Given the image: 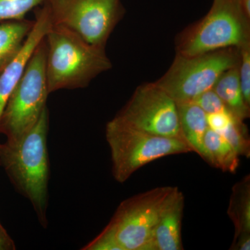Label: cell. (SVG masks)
Wrapping results in <instances>:
<instances>
[{
    "mask_svg": "<svg viewBox=\"0 0 250 250\" xmlns=\"http://www.w3.org/2000/svg\"><path fill=\"white\" fill-rule=\"evenodd\" d=\"M45 39L37 46L22 77L10 95L0 119V134L8 141L19 139L36 125L47 108L49 94L46 77Z\"/></svg>",
    "mask_w": 250,
    "mask_h": 250,
    "instance_id": "cell-7",
    "label": "cell"
},
{
    "mask_svg": "<svg viewBox=\"0 0 250 250\" xmlns=\"http://www.w3.org/2000/svg\"><path fill=\"white\" fill-rule=\"evenodd\" d=\"M106 139L116 182L124 183L141 167L174 154L192 152L183 139L156 136L113 118L106 126Z\"/></svg>",
    "mask_w": 250,
    "mask_h": 250,
    "instance_id": "cell-5",
    "label": "cell"
},
{
    "mask_svg": "<svg viewBox=\"0 0 250 250\" xmlns=\"http://www.w3.org/2000/svg\"><path fill=\"white\" fill-rule=\"evenodd\" d=\"M241 4L245 14L250 18V0H241Z\"/></svg>",
    "mask_w": 250,
    "mask_h": 250,
    "instance_id": "cell-24",
    "label": "cell"
},
{
    "mask_svg": "<svg viewBox=\"0 0 250 250\" xmlns=\"http://www.w3.org/2000/svg\"><path fill=\"white\" fill-rule=\"evenodd\" d=\"M250 41V18L241 0H213L208 14L182 31L176 41L177 54L198 55Z\"/></svg>",
    "mask_w": 250,
    "mask_h": 250,
    "instance_id": "cell-4",
    "label": "cell"
},
{
    "mask_svg": "<svg viewBox=\"0 0 250 250\" xmlns=\"http://www.w3.org/2000/svg\"><path fill=\"white\" fill-rule=\"evenodd\" d=\"M228 213L234 225L233 239L250 234V176L246 175L232 188Z\"/></svg>",
    "mask_w": 250,
    "mask_h": 250,
    "instance_id": "cell-15",
    "label": "cell"
},
{
    "mask_svg": "<svg viewBox=\"0 0 250 250\" xmlns=\"http://www.w3.org/2000/svg\"><path fill=\"white\" fill-rule=\"evenodd\" d=\"M239 61V47L190 57L176 54L170 68L155 83L176 103L192 102L212 89L224 72L238 65Z\"/></svg>",
    "mask_w": 250,
    "mask_h": 250,
    "instance_id": "cell-6",
    "label": "cell"
},
{
    "mask_svg": "<svg viewBox=\"0 0 250 250\" xmlns=\"http://www.w3.org/2000/svg\"><path fill=\"white\" fill-rule=\"evenodd\" d=\"M192 102L198 105L207 114L229 112L213 88L202 93Z\"/></svg>",
    "mask_w": 250,
    "mask_h": 250,
    "instance_id": "cell-20",
    "label": "cell"
},
{
    "mask_svg": "<svg viewBox=\"0 0 250 250\" xmlns=\"http://www.w3.org/2000/svg\"><path fill=\"white\" fill-rule=\"evenodd\" d=\"M47 108L26 134L0 143V165L17 191L31 202L41 225H47L49 162Z\"/></svg>",
    "mask_w": 250,
    "mask_h": 250,
    "instance_id": "cell-1",
    "label": "cell"
},
{
    "mask_svg": "<svg viewBox=\"0 0 250 250\" xmlns=\"http://www.w3.org/2000/svg\"><path fill=\"white\" fill-rule=\"evenodd\" d=\"M114 118L149 134L185 141L177 103L155 82L139 85Z\"/></svg>",
    "mask_w": 250,
    "mask_h": 250,
    "instance_id": "cell-9",
    "label": "cell"
},
{
    "mask_svg": "<svg viewBox=\"0 0 250 250\" xmlns=\"http://www.w3.org/2000/svg\"><path fill=\"white\" fill-rule=\"evenodd\" d=\"M230 250H250V234L242 235L233 239Z\"/></svg>",
    "mask_w": 250,
    "mask_h": 250,
    "instance_id": "cell-23",
    "label": "cell"
},
{
    "mask_svg": "<svg viewBox=\"0 0 250 250\" xmlns=\"http://www.w3.org/2000/svg\"><path fill=\"white\" fill-rule=\"evenodd\" d=\"M52 24L47 5L43 3L42 8L36 11L34 26L22 48L0 73V119L10 95L22 77L31 55L41 41L45 39Z\"/></svg>",
    "mask_w": 250,
    "mask_h": 250,
    "instance_id": "cell-10",
    "label": "cell"
},
{
    "mask_svg": "<svg viewBox=\"0 0 250 250\" xmlns=\"http://www.w3.org/2000/svg\"><path fill=\"white\" fill-rule=\"evenodd\" d=\"M45 40L49 93L85 88L100 74L111 68L104 48L90 45L66 28L52 24Z\"/></svg>",
    "mask_w": 250,
    "mask_h": 250,
    "instance_id": "cell-3",
    "label": "cell"
},
{
    "mask_svg": "<svg viewBox=\"0 0 250 250\" xmlns=\"http://www.w3.org/2000/svg\"><path fill=\"white\" fill-rule=\"evenodd\" d=\"M16 250L14 241L0 223V250Z\"/></svg>",
    "mask_w": 250,
    "mask_h": 250,
    "instance_id": "cell-22",
    "label": "cell"
},
{
    "mask_svg": "<svg viewBox=\"0 0 250 250\" xmlns=\"http://www.w3.org/2000/svg\"><path fill=\"white\" fill-rule=\"evenodd\" d=\"M184 208L183 192L174 188L163 207L154 233V250H184L182 223Z\"/></svg>",
    "mask_w": 250,
    "mask_h": 250,
    "instance_id": "cell-11",
    "label": "cell"
},
{
    "mask_svg": "<svg viewBox=\"0 0 250 250\" xmlns=\"http://www.w3.org/2000/svg\"><path fill=\"white\" fill-rule=\"evenodd\" d=\"M239 156L249 158L250 141L248 128L243 121L235 118L223 131L219 133Z\"/></svg>",
    "mask_w": 250,
    "mask_h": 250,
    "instance_id": "cell-17",
    "label": "cell"
},
{
    "mask_svg": "<svg viewBox=\"0 0 250 250\" xmlns=\"http://www.w3.org/2000/svg\"><path fill=\"white\" fill-rule=\"evenodd\" d=\"M46 0H0V22L24 19L28 12Z\"/></svg>",
    "mask_w": 250,
    "mask_h": 250,
    "instance_id": "cell-18",
    "label": "cell"
},
{
    "mask_svg": "<svg viewBox=\"0 0 250 250\" xmlns=\"http://www.w3.org/2000/svg\"><path fill=\"white\" fill-rule=\"evenodd\" d=\"M174 188L156 187L121 202L109 223L83 250H154L163 207Z\"/></svg>",
    "mask_w": 250,
    "mask_h": 250,
    "instance_id": "cell-2",
    "label": "cell"
},
{
    "mask_svg": "<svg viewBox=\"0 0 250 250\" xmlns=\"http://www.w3.org/2000/svg\"><path fill=\"white\" fill-rule=\"evenodd\" d=\"M235 118H236L228 111L207 114L208 128L218 133L223 131Z\"/></svg>",
    "mask_w": 250,
    "mask_h": 250,
    "instance_id": "cell-21",
    "label": "cell"
},
{
    "mask_svg": "<svg viewBox=\"0 0 250 250\" xmlns=\"http://www.w3.org/2000/svg\"><path fill=\"white\" fill-rule=\"evenodd\" d=\"M213 89L235 118L242 121L250 118V106L242 93L238 65L224 72Z\"/></svg>",
    "mask_w": 250,
    "mask_h": 250,
    "instance_id": "cell-13",
    "label": "cell"
},
{
    "mask_svg": "<svg viewBox=\"0 0 250 250\" xmlns=\"http://www.w3.org/2000/svg\"><path fill=\"white\" fill-rule=\"evenodd\" d=\"M182 136L192 152L207 162L204 137L208 129L207 113L193 102L177 103Z\"/></svg>",
    "mask_w": 250,
    "mask_h": 250,
    "instance_id": "cell-12",
    "label": "cell"
},
{
    "mask_svg": "<svg viewBox=\"0 0 250 250\" xmlns=\"http://www.w3.org/2000/svg\"><path fill=\"white\" fill-rule=\"evenodd\" d=\"M204 146L209 165L223 172H236L240 156L222 135L208 128L204 137Z\"/></svg>",
    "mask_w": 250,
    "mask_h": 250,
    "instance_id": "cell-16",
    "label": "cell"
},
{
    "mask_svg": "<svg viewBox=\"0 0 250 250\" xmlns=\"http://www.w3.org/2000/svg\"><path fill=\"white\" fill-rule=\"evenodd\" d=\"M239 50L240 83L245 101L250 106V41L240 47Z\"/></svg>",
    "mask_w": 250,
    "mask_h": 250,
    "instance_id": "cell-19",
    "label": "cell"
},
{
    "mask_svg": "<svg viewBox=\"0 0 250 250\" xmlns=\"http://www.w3.org/2000/svg\"><path fill=\"white\" fill-rule=\"evenodd\" d=\"M34 24L25 19L0 22V73L22 48Z\"/></svg>",
    "mask_w": 250,
    "mask_h": 250,
    "instance_id": "cell-14",
    "label": "cell"
},
{
    "mask_svg": "<svg viewBox=\"0 0 250 250\" xmlns=\"http://www.w3.org/2000/svg\"><path fill=\"white\" fill-rule=\"evenodd\" d=\"M52 24L66 28L85 42L104 48L125 14L121 0H46Z\"/></svg>",
    "mask_w": 250,
    "mask_h": 250,
    "instance_id": "cell-8",
    "label": "cell"
}]
</instances>
